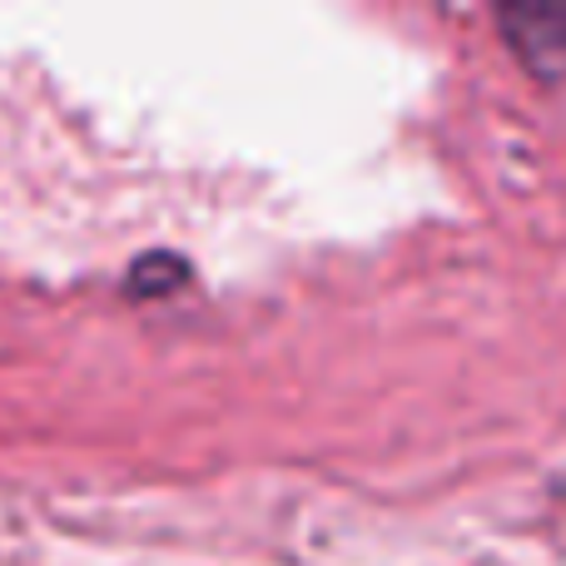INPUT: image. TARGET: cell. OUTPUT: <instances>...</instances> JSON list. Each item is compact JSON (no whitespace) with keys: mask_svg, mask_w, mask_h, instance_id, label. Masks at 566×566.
I'll list each match as a JSON object with an SVG mask.
<instances>
[{"mask_svg":"<svg viewBox=\"0 0 566 566\" xmlns=\"http://www.w3.org/2000/svg\"><path fill=\"white\" fill-rule=\"evenodd\" d=\"M497 30L527 75L566 85V6H502Z\"/></svg>","mask_w":566,"mask_h":566,"instance_id":"1","label":"cell"}]
</instances>
